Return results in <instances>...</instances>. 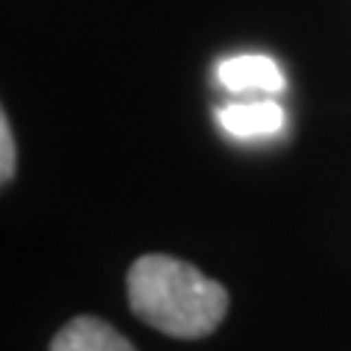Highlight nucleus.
I'll return each mask as SVG.
<instances>
[{"label": "nucleus", "instance_id": "4", "mask_svg": "<svg viewBox=\"0 0 351 351\" xmlns=\"http://www.w3.org/2000/svg\"><path fill=\"white\" fill-rule=\"evenodd\" d=\"M50 351H135V346L97 316H76L53 337Z\"/></svg>", "mask_w": 351, "mask_h": 351}, {"label": "nucleus", "instance_id": "1", "mask_svg": "<svg viewBox=\"0 0 351 351\" xmlns=\"http://www.w3.org/2000/svg\"><path fill=\"white\" fill-rule=\"evenodd\" d=\"M126 293L135 316L176 339L214 334L228 311L223 284L170 255L138 258L126 276Z\"/></svg>", "mask_w": 351, "mask_h": 351}, {"label": "nucleus", "instance_id": "2", "mask_svg": "<svg viewBox=\"0 0 351 351\" xmlns=\"http://www.w3.org/2000/svg\"><path fill=\"white\" fill-rule=\"evenodd\" d=\"M217 80L232 94H281L284 91V73L276 59L261 56V53H240L226 62H219Z\"/></svg>", "mask_w": 351, "mask_h": 351}, {"label": "nucleus", "instance_id": "3", "mask_svg": "<svg viewBox=\"0 0 351 351\" xmlns=\"http://www.w3.org/2000/svg\"><path fill=\"white\" fill-rule=\"evenodd\" d=\"M217 123L223 132L234 138H269L278 135L287 123V114L276 100H249V103H228L217 108Z\"/></svg>", "mask_w": 351, "mask_h": 351}, {"label": "nucleus", "instance_id": "5", "mask_svg": "<svg viewBox=\"0 0 351 351\" xmlns=\"http://www.w3.org/2000/svg\"><path fill=\"white\" fill-rule=\"evenodd\" d=\"M15 176V141H12V126L9 117L0 114V182H9Z\"/></svg>", "mask_w": 351, "mask_h": 351}]
</instances>
